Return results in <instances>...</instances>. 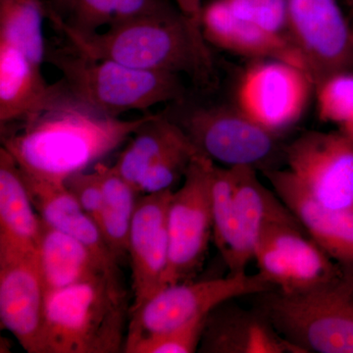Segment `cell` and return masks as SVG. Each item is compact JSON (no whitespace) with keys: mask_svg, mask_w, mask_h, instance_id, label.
Returning <instances> with one entry per match:
<instances>
[{"mask_svg":"<svg viewBox=\"0 0 353 353\" xmlns=\"http://www.w3.org/2000/svg\"><path fill=\"white\" fill-rule=\"evenodd\" d=\"M152 115L114 117L79 99L60 81L37 110L12 124L17 129L1 132L2 146L25 175L65 183L117 150Z\"/></svg>","mask_w":353,"mask_h":353,"instance_id":"cell-1","label":"cell"},{"mask_svg":"<svg viewBox=\"0 0 353 353\" xmlns=\"http://www.w3.org/2000/svg\"><path fill=\"white\" fill-rule=\"evenodd\" d=\"M46 19L66 37L72 50L85 57L132 68L185 74L199 83L208 82L211 75L208 43L167 0L154 11L111 26L103 32L76 31L48 9Z\"/></svg>","mask_w":353,"mask_h":353,"instance_id":"cell-2","label":"cell"},{"mask_svg":"<svg viewBox=\"0 0 353 353\" xmlns=\"http://www.w3.org/2000/svg\"><path fill=\"white\" fill-rule=\"evenodd\" d=\"M130 315L118 271L46 292L43 353L124 352Z\"/></svg>","mask_w":353,"mask_h":353,"instance_id":"cell-3","label":"cell"},{"mask_svg":"<svg viewBox=\"0 0 353 353\" xmlns=\"http://www.w3.org/2000/svg\"><path fill=\"white\" fill-rule=\"evenodd\" d=\"M46 60L61 72L62 83L72 94L114 117L185 99V88L176 74L132 68L73 50H46Z\"/></svg>","mask_w":353,"mask_h":353,"instance_id":"cell-4","label":"cell"},{"mask_svg":"<svg viewBox=\"0 0 353 353\" xmlns=\"http://www.w3.org/2000/svg\"><path fill=\"white\" fill-rule=\"evenodd\" d=\"M260 310L303 353H353V269L321 287L261 294Z\"/></svg>","mask_w":353,"mask_h":353,"instance_id":"cell-5","label":"cell"},{"mask_svg":"<svg viewBox=\"0 0 353 353\" xmlns=\"http://www.w3.org/2000/svg\"><path fill=\"white\" fill-rule=\"evenodd\" d=\"M199 153L188 166L183 185L168 209L169 262L163 288L192 280L201 268L213 236L212 168Z\"/></svg>","mask_w":353,"mask_h":353,"instance_id":"cell-6","label":"cell"},{"mask_svg":"<svg viewBox=\"0 0 353 353\" xmlns=\"http://www.w3.org/2000/svg\"><path fill=\"white\" fill-rule=\"evenodd\" d=\"M272 290L275 288L259 272L254 275L245 272L229 274L226 278L167 285L131 313L127 339L171 331L208 316L226 301Z\"/></svg>","mask_w":353,"mask_h":353,"instance_id":"cell-7","label":"cell"},{"mask_svg":"<svg viewBox=\"0 0 353 353\" xmlns=\"http://www.w3.org/2000/svg\"><path fill=\"white\" fill-rule=\"evenodd\" d=\"M166 115L182 128L199 153L225 167L257 169L278 150L279 134L260 126L236 105L189 109L179 117Z\"/></svg>","mask_w":353,"mask_h":353,"instance_id":"cell-8","label":"cell"},{"mask_svg":"<svg viewBox=\"0 0 353 353\" xmlns=\"http://www.w3.org/2000/svg\"><path fill=\"white\" fill-rule=\"evenodd\" d=\"M314 90L310 75L301 67L283 60L259 59L241 75L236 105L260 126L279 134L301 120Z\"/></svg>","mask_w":353,"mask_h":353,"instance_id":"cell-9","label":"cell"},{"mask_svg":"<svg viewBox=\"0 0 353 353\" xmlns=\"http://www.w3.org/2000/svg\"><path fill=\"white\" fill-rule=\"evenodd\" d=\"M341 0H288V30L314 85L353 72V27Z\"/></svg>","mask_w":353,"mask_h":353,"instance_id":"cell-10","label":"cell"},{"mask_svg":"<svg viewBox=\"0 0 353 353\" xmlns=\"http://www.w3.org/2000/svg\"><path fill=\"white\" fill-rule=\"evenodd\" d=\"M253 259L259 273L276 290L296 294L340 278L345 268L336 263L303 226L275 224L260 233Z\"/></svg>","mask_w":353,"mask_h":353,"instance_id":"cell-11","label":"cell"},{"mask_svg":"<svg viewBox=\"0 0 353 353\" xmlns=\"http://www.w3.org/2000/svg\"><path fill=\"white\" fill-rule=\"evenodd\" d=\"M287 170L316 201L353 212V139L340 130L307 132L285 148Z\"/></svg>","mask_w":353,"mask_h":353,"instance_id":"cell-12","label":"cell"},{"mask_svg":"<svg viewBox=\"0 0 353 353\" xmlns=\"http://www.w3.org/2000/svg\"><path fill=\"white\" fill-rule=\"evenodd\" d=\"M46 289L37 248L0 243V320L29 353H43Z\"/></svg>","mask_w":353,"mask_h":353,"instance_id":"cell-13","label":"cell"},{"mask_svg":"<svg viewBox=\"0 0 353 353\" xmlns=\"http://www.w3.org/2000/svg\"><path fill=\"white\" fill-rule=\"evenodd\" d=\"M173 190L138 199L130 228L128 256L132 268L131 313L160 290L169 262L168 209Z\"/></svg>","mask_w":353,"mask_h":353,"instance_id":"cell-14","label":"cell"},{"mask_svg":"<svg viewBox=\"0 0 353 353\" xmlns=\"http://www.w3.org/2000/svg\"><path fill=\"white\" fill-rule=\"evenodd\" d=\"M263 175L309 236L336 263L353 269V212L323 205L287 169H266Z\"/></svg>","mask_w":353,"mask_h":353,"instance_id":"cell-15","label":"cell"},{"mask_svg":"<svg viewBox=\"0 0 353 353\" xmlns=\"http://www.w3.org/2000/svg\"><path fill=\"white\" fill-rule=\"evenodd\" d=\"M228 303L206 317L199 352L303 353L279 334L260 309L246 310Z\"/></svg>","mask_w":353,"mask_h":353,"instance_id":"cell-16","label":"cell"},{"mask_svg":"<svg viewBox=\"0 0 353 353\" xmlns=\"http://www.w3.org/2000/svg\"><path fill=\"white\" fill-rule=\"evenodd\" d=\"M201 26L206 43L256 60H283L307 72L290 38L236 17L225 0H213L203 6Z\"/></svg>","mask_w":353,"mask_h":353,"instance_id":"cell-17","label":"cell"},{"mask_svg":"<svg viewBox=\"0 0 353 353\" xmlns=\"http://www.w3.org/2000/svg\"><path fill=\"white\" fill-rule=\"evenodd\" d=\"M37 253L46 292L85 282L106 272L118 271L117 266L106 263L82 241L43 220Z\"/></svg>","mask_w":353,"mask_h":353,"instance_id":"cell-18","label":"cell"},{"mask_svg":"<svg viewBox=\"0 0 353 353\" xmlns=\"http://www.w3.org/2000/svg\"><path fill=\"white\" fill-rule=\"evenodd\" d=\"M22 174L32 204L43 222L82 241L106 263L117 266L118 260L104 241L99 226L65 183L44 182Z\"/></svg>","mask_w":353,"mask_h":353,"instance_id":"cell-19","label":"cell"},{"mask_svg":"<svg viewBox=\"0 0 353 353\" xmlns=\"http://www.w3.org/2000/svg\"><path fill=\"white\" fill-rule=\"evenodd\" d=\"M41 68L15 46L0 41L1 129L26 119L50 94L53 85L46 83Z\"/></svg>","mask_w":353,"mask_h":353,"instance_id":"cell-20","label":"cell"},{"mask_svg":"<svg viewBox=\"0 0 353 353\" xmlns=\"http://www.w3.org/2000/svg\"><path fill=\"white\" fill-rule=\"evenodd\" d=\"M233 168L236 180L234 201L241 243L246 257L252 261L255 245L265 228L275 224H301L277 194L261 183L256 169L250 166Z\"/></svg>","mask_w":353,"mask_h":353,"instance_id":"cell-21","label":"cell"},{"mask_svg":"<svg viewBox=\"0 0 353 353\" xmlns=\"http://www.w3.org/2000/svg\"><path fill=\"white\" fill-rule=\"evenodd\" d=\"M39 217L19 165L3 146L0 148V243L37 248Z\"/></svg>","mask_w":353,"mask_h":353,"instance_id":"cell-22","label":"cell"},{"mask_svg":"<svg viewBox=\"0 0 353 353\" xmlns=\"http://www.w3.org/2000/svg\"><path fill=\"white\" fill-rule=\"evenodd\" d=\"M190 148L196 146L182 128L165 113L153 114L134 132L113 167L137 190L143 174L153 163L169 153Z\"/></svg>","mask_w":353,"mask_h":353,"instance_id":"cell-23","label":"cell"},{"mask_svg":"<svg viewBox=\"0 0 353 353\" xmlns=\"http://www.w3.org/2000/svg\"><path fill=\"white\" fill-rule=\"evenodd\" d=\"M233 167L212 168L213 239L230 274L245 273L250 260L246 257L241 243L238 213L234 201Z\"/></svg>","mask_w":353,"mask_h":353,"instance_id":"cell-24","label":"cell"},{"mask_svg":"<svg viewBox=\"0 0 353 353\" xmlns=\"http://www.w3.org/2000/svg\"><path fill=\"white\" fill-rule=\"evenodd\" d=\"M94 169L101 176L103 192L99 230L109 250L119 261L128 255L130 228L139 192L113 166L99 162Z\"/></svg>","mask_w":353,"mask_h":353,"instance_id":"cell-25","label":"cell"},{"mask_svg":"<svg viewBox=\"0 0 353 353\" xmlns=\"http://www.w3.org/2000/svg\"><path fill=\"white\" fill-rule=\"evenodd\" d=\"M43 0H0V41L15 46L34 63L46 61Z\"/></svg>","mask_w":353,"mask_h":353,"instance_id":"cell-26","label":"cell"},{"mask_svg":"<svg viewBox=\"0 0 353 353\" xmlns=\"http://www.w3.org/2000/svg\"><path fill=\"white\" fill-rule=\"evenodd\" d=\"M166 0H73L65 18L72 29L94 32L103 26L119 24L132 18L152 12Z\"/></svg>","mask_w":353,"mask_h":353,"instance_id":"cell-27","label":"cell"},{"mask_svg":"<svg viewBox=\"0 0 353 353\" xmlns=\"http://www.w3.org/2000/svg\"><path fill=\"white\" fill-rule=\"evenodd\" d=\"M208 316L197 318L179 328L162 333L127 339L126 353H192L199 352Z\"/></svg>","mask_w":353,"mask_h":353,"instance_id":"cell-28","label":"cell"},{"mask_svg":"<svg viewBox=\"0 0 353 353\" xmlns=\"http://www.w3.org/2000/svg\"><path fill=\"white\" fill-rule=\"evenodd\" d=\"M320 120L339 128L353 119V72H340L315 85Z\"/></svg>","mask_w":353,"mask_h":353,"instance_id":"cell-29","label":"cell"},{"mask_svg":"<svg viewBox=\"0 0 353 353\" xmlns=\"http://www.w3.org/2000/svg\"><path fill=\"white\" fill-rule=\"evenodd\" d=\"M199 153L196 148H190L165 155L143 174L137 187L139 194H150L172 190L174 185L185 176L192 158Z\"/></svg>","mask_w":353,"mask_h":353,"instance_id":"cell-30","label":"cell"},{"mask_svg":"<svg viewBox=\"0 0 353 353\" xmlns=\"http://www.w3.org/2000/svg\"><path fill=\"white\" fill-rule=\"evenodd\" d=\"M225 2L236 17L290 38L288 0H225Z\"/></svg>","mask_w":353,"mask_h":353,"instance_id":"cell-31","label":"cell"},{"mask_svg":"<svg viewBox=\"0 0 353 353\" xmlns=\"http://www.w3.org/2000/svg\"><path fill=\"white\" fill-rule=\"evenodd\" d=\"M67 189L75 196L83 211L99 228L103 206V192L99 172H81L65 182Z\"/></svg>","mask_w":353,"mask_h":353,"instance_id":"cell-32","label":"cell"},{"mask_svg":"<svg viewBox=\"0 0 353 353\" xmlns=\"http://www.w3.org/2000/svg\"><path fill=\"white\" fill-rule=\"evenodd\" d=\"M174 2L192 26L194 31L204 39L201 26L202 9H203L201 0H174Z\"/></svg>","mask_w":353,"mask_h":353,"instance_id":"cell-33","label":"cell"},{"mask_svg":"<svg viewBox=\"0 0 353 353\" xmlns=\"http://www.w3.org/2000/svg\"><path fill=\"white\" fill-rule=\"evenodd\" d=\"M72 2L73 0H48L46 3L48 10L52 11L62 19H65L71 9Z\"/></svg>","mask_w":353,"mask_h":353,"instance_id":"cell-34","label":"cell"},{"mask_svg":"<svg viewBox=\"0 0 353 353\" xmlns=\"http://www.w3.org/2000/svg\"><path fill=\"white\" fill-rule=\"evenodd\" d=\"M340 131L343 132V134H347V137H350V139H353V119L350 121L347 124H345V126L340 128Z\"/></svg>","mask_w":353,"mask_h":353,"instance_id":"cell-35","label":"cell"},{"mask_svg":"<svg viewBox=\"0 0 353 353\" xmlns=\"http://www.w3.org/2000/svg\"><path fill=\"white\" fill-rule=\"evenodd\" d=\"M341 1L347 7L348 10H350V16L348 17L353 22V0H341Z\"/></svg>","mask_w":353,"mask_h":353,"instance_id":"cell-36","label":"cell"}]
</instances>
